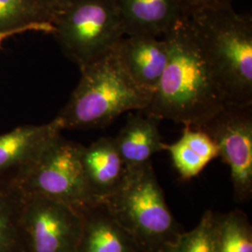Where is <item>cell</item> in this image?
<instances>
[{
	"instance_id": "cell-1",
	"label": "cell",
	"mask_w": 252,
	"mask_h": 252,
	"mask_svg": "<svg viewBox=\"0 0 252 252\" xmlns=\"http://www.w3.org/2000/svg\"><path fill=\"white\" fill-rule=\"evenodd\" d=\"M168 61L149 107L142 112L200 129L228 105L189 18L163 35Z\"/></svg>"
},
{
	"instance_id": "cell-2",
	"label": "cell",
	"mask_w": 252,
	"mask_h": 252,
	"mask_svg": "<svg viewBox=\"0 0 252 252\" xmlns=\"http://www.w3.org/2000/svg\"><path fill=\"white\" fill-rule=\"evenodd\" d=\"M188 17L228 105L252 106V20L232 4Z\"/></svg>"
},
{
	"instance_id": "cell-3",
	"label": "cell",
	"mask_w": 252,
	"mask_h": 252,
	"mask_svg": "<svg viewBox=\"0 0 252 252\" xmlns=\"http://www.w3.org/2000/svg\"><path fill=\"white\" fill-rule=\"evenodd\" d=\"M81 72L77 87L55 118L63 130L104 128L126 112L143 111L151 103L152 97L126 71L116 49Z\"/></svg>"
},
{
	"instance_id": "cell-4",
	"label": "cell",
	"mask_w": 252,
	"mask_h": 252,
	"mask_svg": "<svg viewBox=\"0 0 252 252\" xmlns=\"http://www.w3.org/2000/svg\"><path fill=\"white\" fill-rule=\"evenodd\" d=\"M104 204L143 252H166L182 233L152 162L127 168L122 185Z\"/></svg>"
},
{
	"instance_id": "cell-5",
	"label": "cell",
	"mask_w": 252,
	"mask_h": 252,
	"mask_svg": "<svg viewBox=\"0 0 252 252\" xmlns=\"http://www.w3.org/2000/svg\"><path fill=\"white\" fill-rule=\"evenodd\" d=\"M54 33L80 69L113 51L126 36L115 0H73L54 15Z\"/></svg>"
},
{
	"instance_id": "cell-6",
	"label": "cell",
	"mask_w": 252,
	"mask_h": 252,
	"mask_svg": "<svg viewBox=\"0 0 252 252\" xmlns=\"http://www.w3.org/2000/svg\"><path fill=\"white\" fill-rule=\"evenodd\" d=\"M82 145L58 135L15 185L65 203L78 210L97 204L87 187L81 162Z\"/></svg>"
},
{
	"instance_id": "cell-7",
	"label": "cell",
	"mask_w": 252,
	"mask_h": 252,
	"mask_svg": "<svg viewBox=\"0 0 252 252\" xmlns=\"http://www.w3.org/2000/svg\"><path fill=\"white\" fill-rule=\"evenodd\" d=\"M23 193L26 252H77L82 228L81 211L47 196Z\"/></svg>"
},
{
	"instance_id": "cell-8",
	"label": "cell",
	"mask_w": 252,
	"mask_h": 252,
	"mask_svg": "<svg viewBox=\"0 0 252 252\" xmlns=\"http://www.w3.org/2000/svg\"><path fill=\"white\" fill-rule=\"evenodd\" d=\"M215 141L230 167L234 200L252 196V106L227 105L200 128Z\"/></svg>"
},
{
	"instance_id": "cell-9",
	"label": "cell",
	"mask_w": 252,
	"mask_h": 252,
	"mask_svg": "<svg viewBox=\"0 0 252 252\" xmlns=\"http://www.w3.org/2000/svg\"><path fill=\"white\" fill-rule=\"evenodd\" d=\"M62 131L54 119L45 125L20 126L0 135V183L15 186Z\"/></svg>"
},
{
	"instance_id": "cell-10",
	"label": "cell",
	"mask_w": 252,
	"mask_h": 252,
	"mask_svg": "<svg viewBox=\"0 0 252 252\" xmlns=\"http://www.w3.org/2000/svg\"><path fill=\"white\" fill-rule=\"evenodd\" d=\"M116 52L135 84L153 97L168 61V47L157 36H125Z\"/></svg>"
},
{
	"instance_id": "cell-11",
	"label": "cell",
	"mask_w": 252,
	"mask_h": 252,
	"mask_svg": "<svg viewBox=\"0 0 252 252\" xmlns=\"http://www.w3.org/2000/svg\"><path fill=\"white\" fill-rule=\"evenodd\" d=\"M81 162L90 194L95 203H104L122 185L127 166L114 137H100L81 149Z\"/></svg>"
},
{
	"instance_id": "cell-12",
	"label": "cell",
	"mask_w": 252,
	"mask_h": 252,
	"mask_svg": "<svg viewBox=\"0 0 252 252\" xmlns=\"http://www.w3.org/2000/svg\"><path fill=\"white\" fill-rule=\"evenodd\" d=\"M126 36H163L184 17L181 0H115Z\"/></svg>"
},
{
	"instance_id": "cell-13",
	"label": "cell",
	"mask_w": 252,
	"mask_h": 252,
	"mask_svg": "<svg viewBox=\"0 0 252 252\" xmlns=\"http://www.w3.org/2000/svg\"><path fill=\"white\" fill-rule=\"evenodd\" d=\"M81 238L77 252H143L104 203L81 210Z\"/></svg>"
},
{
	"instance_id": "cell-14",
	"label": "cell",
	"mask_w": 252,
	"mask_h": 252,
	"mask_svg": "<svg viewBox=\"0 0 252 252\" xmlns=\"http://www.w3.org/2000/svg\"><path fill=\"white\" fill-rule=\"evenodd\" d=\"M157 118L144 114H130L126 126L114 137L118 150L127 168H133L151 162L154 154L165 151V145L159 131Z\"/></svg>"
},
{
	"instance_id": "cell-15",
	"label": "cell",
	"mask_w": 252,
	"mask_h": 252,
	"mask_svg": "<svg viewBox=\"0 0 252 252\" xmlns=\"http://www.w3.org/2000/svg\"><path fill=\"white\" fill-rule=\"evenodd\" d=\"M165 151L182 180L197 177L209 162L219 157V148L211 136L201 129L184 126L178 141L165 145Z\"/></svg>"
},
{
	"instance_id": "cell-16",
	"label": "cell",
	"mask_w": 252,
	"mask_h": 252,
	"mask_svg": "<svg viewBox=\"0 0 252 252\" xmlns=\"http://www.w3.org/2000/svg\"><path fill=\"white\" fill-rule=\"evenodd\" d=\"M23 198L24 193L17 186L0 183V252H26Z\"/></svg>"
},
{
	"instance_id": "cell-17",
	"label": "cell",
	"mask_w": 252,
	"mask_h": 252,
	"mask_svg": "<svg viewBox=\"0 0 252 252\" xmlns=\"http://www.w3.org/2000/svg\"><path fill=\"white\" fill-rule=\"evenodd\" d=\"M216 214V252H252V226L242 210Z\"/></svg>"
},
{
	"instance_id": "cell-18",
	"label": "cell",
	"mask_w": 252,
	"mask_h": 252,
	"mask_svg": "<svg viewBox=\"0 0 252 252\" xmlns=\"http://www.w3.org/2000/svg\"><path fill=\"white\" fill-rule=\"evenodd\" d=\"M54 15V11L46 6L42 0H0L1 30L33 24L53 25Z\"/></svg>"
},
{
	"instance_id": "cell-19",
	"label": "cell",
	"mask_w": 252,
	"mask_h": 252,
	"mask_svg": "<svg viewBox=\"0 0 252 252\" xmlns=\"http://www.w3.org/2000/svg\"><path fill=\"white\" fill-rule=\"evenodd\" d=\"M216 214L207 210L198 225L182 232L166 252H216Z\"/></svg>"
},
{
	"instance_id": "cell-20",
	"label": "cell",
	"mask_w": 252,
	"mask_h": 252,
	"mask_svg": "<svg viewBox=\"0 0 252 252\" xmlns=\"http://www.w3.org/2000/svg\"><path fill=\"white\" fill-rule=\"evenodd\" d=\"M54 26L52 24H33L26 27L1 30L0 29V46L2 45L3 41L10 36L21 35L27 32H43L45 34H53L54 33Z\"/></svg>"
},
{
	"instance_id": "cell-21",
	"label": "cell",
	"mask_w": 252,
	"mask_h": 252,
	"mask_svg": "<svg viewBox=\"0 0 252 252\" xmlns=\"http://www.w3.org/2000/svg\"><path fill=\"white\" fill-rule=\"evenodd\" d=\"M233 1L234 0H181V6L184 16H189L199 9L230 5Z\"/></svg>"
},
{
	"instance_id": "cell-22",
	"label": "cell",
	"mask_w": 252,
	"mask_h": 252,
	"mask_svg": "<svg viewBox=\"0 0 252 252\" xmlns=\"http://www.w3.org/2000/svg\"><path fill=\"white\" fill-rule=\"evenodd\" d=\"M73 0H42L49 9H52L54 13L66 7Z\"/></svg>"
}]
</instances>
